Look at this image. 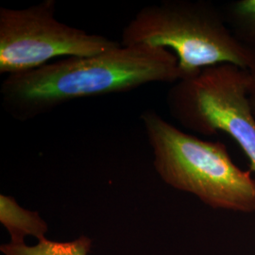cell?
I'll return each instance as SVG.
<instances>
[{
  "label": "cell",
  "instance_id": "obj_1",
  "mask_svg": "<svg viewBox=\"0 0 255 255\" xmlns=\"http://www.w3.org/2000/svg\"><path fill=\"white\" fill-rule=\"evenodd\" d=\"M182 79L176 56L147 46H121L87 57H71L9 75L0 85L4 110L21 122L82 99L132 91L149 83Z\"/></svg>",
  "mask_w": 255,
  "mask_h": 255
},
{
  "label": "cell",
  "instance_id": "obj_2",
  "mask_svg": "<svg viewBox=\"0 0 255 255\" xmlns=\"http://www.w3.org/2000/svg\"><path fill=\"white\" fill-rule=\"evenodd\" d=\"M140 119L164 183L213 209L255 213V178L235 164L225 144L187 133L154 110H145Z\"/></svg>",
  "mask_w": 255,
  "mask_h": 255
},
{
  "label": "cell",
  "instance_id": "obj_3",
  "mask_svg": "<svg viewBox=\"0 0 255 255\" xmlns=\"http://www.w3.org/2000/svg\"><path fill=\"white\" fill-rule=\"evenodd\" d=\"M122 46L165 48L177 58L182 78L222 64L250 70L255 48L241 43L223 11L204 0H164L140 9L123 28Z\"/></svg>",
  "mask_w": 255,
  "mask_h": 255
},
{
  "label": "cell",
  "instance_id": "obj_4",
  "mask_svg": "<svg viewBox=\"0 0 255 255\" xmlns=\"http://www.w3.org/2000/svg\"><path fill=\"white\" fill-rule=\"evenodd\" d=\"M249 88V70L219 64L173 83L166 93V106L173 119L190 131L232 137L255 172V117Z\"/></svg>",
  "mask_w": 255,
  "mask_h": 255
},
{
  "label": "cell",
  "instance_id": "obj_5",
  "mask_svg": "<svg viewBox=\"0 0 255 255\" xmlns=\"http://www.w3.org/2000/svg\"><path fill=\"white\" fill-rule=\"evenodd\" d=\"M56 1L44 0L25 9L0 8V74L37 69L56 58L87 57L122 46L60 22Z\"/></svg>",
  "mask_w": 255,
  "mask_h": 255
},
{
  "label": "cell",
  "instance_id": "obj_6",
  "mask_svg": "<svg viewBox=\"0 0 255 255\" xmlns=\"http://www.w3.org/2000/svg\"><path fill=\"white\" fill-rule=\"evenodd\" d=\"M0 222L6 228L13 245L25 244V237H34L38 241L46 239L48 226L36 211L19 205L13 197L0 195Z\"/></svg>",
  "mask_w": 255,
  "mask_h": 255
},
{
  "label": "cell",
  "instance_id": "obj_7",
  "mask_svg": "<svg viewBox=\"0 0 255 255\" xmlns=\"http://www.w3.org/2000/svg\"><path fill=\"white\" fill-rule=\"evenodd\" d=\"M91 246V239L87 237L67 242L51 241L46 238L38 241L34 246L4 244L0 247V251L4 255H88Z\"/></svg>",
  "mask_w": 255,
  "mask_h": 255
},
{
  "label": "cell",
  "instance_id": "obj_8",
  "mask_svg": "<svg viewBox=\"0 0 255 255\" xmlns=\"http://www.w3.org/2000/svg\"><path fill=\"white\" fill-rule=\"evenodd\" d=\"M222 11L237 39L255 48V0H237L228 4Z\"/></svg>",
  "mask_w": 255,
  "mask_h": 255
},
{
  "label": "cell",
  "instance_id": "obj_9",
  "mask_svg": "<svg viewBox=\"0 0 255 255\" xmlns=\"http://www.w3.org/2000/svg\"><path fill=\"white\" fill-rule=\"evenodd\" d=\"M250 72V88H249V98L255 117V65L249 70Z\"/></svg>",
  "mask_w": 255,
  "mask_h": 255
}]
</instances>
